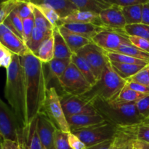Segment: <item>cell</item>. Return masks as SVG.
<instances>
[{
	"label": "cell",
	"instance_id": "obj_1",
	"mask_svg": "<svg viewBox=\"0 0 149 149\" xmlns=\"http://www.w3.org/2000/svg\"><path fill=\"white\" fill-rule=\"evenodd\" d=\"M20 61L25 79L26 128L43 110L48 87L45 63L32 53L20 57Z\"/></svg>",
	"mask_w": 149,
	"mask_h": 149
},
{
	"label": "cell",
	"instance_id": "obj_2",
	"mask_svg": "<svg viewBox=\"0 0 149 149\" xmlns=\"http://www.w3.org/2000/svg\"><path fill=\"white\" fill-rule=\"evenodd\" d=\"M4 97L26 129V90L23 68L20 57L13 54V61L7 68Z\"/></svg>",
	"mask_w": 149,
	"mask_h": 149
},
{
	"label": "cell",
	"instance_id": "obj_3",
	"mask_svg": "<svg viewBox=\"0 0 149 149\" xmlns=\"http://www.w3.org/2000/svg\"><path fill=\"white\" fill-rule=\"evenodd\" d=\"M90 104L106 122L116 127L131 126L147 121L138 113L135 103H116L97 98Z\"/></svg>",
	"mask_w": 149,
	"mask_h": 149
},
{
	"label": "cell",
	"instance_id": "obj_4",
	"mask_svg": "<svg viewBox=\"0 0 149 149\" xmlns=\"http://www.w3.org/2000/svg\"><path fill=\"white\" fill-rule=\"evenodd\" d=\"M127 84V80L121 78L112 68L110 62L107 64L94 85L84 94L79 96L88 103L100 98L106 101H113Z\"/></svg>",
	"mask_w": 149,
	"mask_h": 149
},
{
	"label": "cell",
	"instance_id": "obj_5",
	"mask_svg": "<svg viewBox=\"0 0 149 149\" xmlns=\"http://www.w3.org/2000/svg\"><path fill=\"white\" fill-rule=\"evenodd\" d=\"M0 135L25 146V129L12 109L0 98Z\"/></svg>",
	"mask_w": 149,
	"mask_h": 149
},
{
	"label": "cell",
	"instance_id": "obj_6",
	"mask_svg": "<svg viewBox=\"0 0 149 149\" xmlns=\"http://www.w3.org/2000/svg\"><path fill=\"white\" fill-rule=\"evenodd\" d=\"M42 111L45 112L57 130L67 134L71 132L55 87H49L48 88Z\"/></svg>",
	"mask_w": 149,
	"mask_h": 149
},
{
	"label": "cell",
	"instance_id": "obj_7",
	"mask_svg": "<svg viewBox=\"0 0 149 149\" xmlns=\"http://www.w3.org/2000/svg\"><path fill=\"white\" fill-rule=\"evenodd\" d=\"M71 132L77 135L86 146L89 147L114 139L118 132V127L106 122L101 125L71 131Z\"/></svg>",
	"mask_w": 149,
	"mask_h": 149
},
{
	"label": "cell",
	"instance_id": "obj_8",
	"mask_svg": "<svg viewBox=\"0 0 149 149\" xmlns=\"http://www.w3.org/2000/svg\"><path fill=\"white\" fill-rule=\"evenodd\" d=\"M63 93L80 96L88 91L91 85L74 63H71L58 79Z\"/></svg>",
	"mask_w": 149,
	"mask_h": 149
},
{
	"label": "cell",
	"instance_id": "obj_9",
	"mask_svg": "<svg viewBox=\"0 0 149 149\" xmlns=\"http://www.w3.org/2000/svg\"><path fill=\"white\" fill-rule=\"evenodd\" d=\"M76 54L87 61L91 67L97 81L100 78L105 67L110 62L106 55V51L93 42L79 49Z\"/></svg>",
	"mask_w": 149,
	"mask_h": 149
},
{
	"label": "cell",
	"instance_id": "obj_10",
	"mask_svg": "<svg viewBox=\"0 0 149 149\" xmlns=\"http://www.w3.org/2000/svg\"><path fill=\"white\" fill-rule=\"evenodd\" d=\"M60 96L61 106L65 116L74 115L97 114L93 105L87 103L79 96L63 93Z\"/></svg>",
	"mask_w": 149,
	"mask_h": 149
},
{
	"label": "cell",
	"instance_id": "obj_11",
	"mask_svg": "<svg viewBox=\"0 0 149 149\" xmlns=\"http://www.w3.org/2000/svg\"><path fill=\"white\" fill-rule=\"evenodd\" d=\"M92 42L108 52H112L122 45L131 44L127 35L111 30H104L93 37Z\"/></svg>",
	"mask_w": 149,
	"mask_h": 149
},
{
	"label": "cell",
	"instance_id": "obj_12",
	"mask_svg": "<svg viewBox=\"0 0 149 149\" xmlns=\"http://www.w3.org/2000/svg\"><path fill=\"white\" fill-rule=\"evenodd\" d=\"M36 129L44 148L55 149V136L57 128L44 111L40 112L36 117Z\"/></svg>",
	"mask_w": 149,
	"mask_h": 149
},
{
	"label": "cell",
	"instance_id": "obj_13",
	"mask_svg": "<svg viewBox=\"0 0 149 149\" xmlns=\"http://www.w3.org/2000/svg\"><path fill=\"white\" fill-rule=\"evenodd\" d=\"M99 15L103 27L122 33L127 23L121 7L111 5L109 8L103 10Z\"/></svg>",
	"mask_w": 149,
	"mask_h": 149
},
{
	"label": "cell",
	"instance_id": "obj_14",
	"mask_svg": "<svg viewBox=\"0 0 149 149\" xmlns=\"http://www.w3.org/2000/svg\"><path fill=\"white\" fill-rule=\"evenodd\" d=\"M66 119L71 132L101 125L106 122V121L98 113L95 115H74V116H66Z\"/></svg>",
	"mask_w": 149,
	"mask_h": 149
},
{
	"label": "cell",
	"instance_id": "obj_15",
	"mask_svg": "<svg viewBox=\"0 0 149 149\" xmlns=\"http://www.w3.org/2000/svg\"><path fill=\"white\" fill-rule=\"evenodd\" d=\"M0 43L14 55L22 57L31 53L21 38L13 32H8L0 37Z\"/></svg>",
	"mask_w": 149,
	"mask_h": 149
},
{
	"label": "cell",
	"instance_id": "obj_16",
	"mask_svg": "<svg viewBox=\"0 0 149 149\" xmlns=\"http://www.w3.org/2000/svg\"><path fill=\"white\" fill-rule=\"evenodd\" d=\"M62 26L69 30L70 31L87 38L90 41H92L93 37L95 36L98 33L101 32L102 31L109 30L103 26H97L93 23H65Z\"/></svg>",
	"mask_w": 149,
	"mask_h": 149
},
{
	"label": "cell",
	"instance_id": "obj_17",
	"mask_svg": "<svg viewBox=\"0 0 149 149\" xmlns=\"http://www.w3.org/2000/svg\"><path fill=\"white\" fill-rule=\"evenodd\" d=\"M118 130L133 141L149 143V121L131 126L118 127Z\"/></svg>",
	"mask_w": 149,
	"mask_h": 149
},
{
	"label": "cell",
	"instance_id": "obj_18",
	"mask_svg": "<svg viewBox=\"0 0 149 149\" xmlns=\"http://www.w3.org/2000/svg\"><path fill=\"white\" fill-rule=\"evenodd\" d=\"M58 29L73 54L77 53L79 49L92 42L87 38L70 31L63 26H58Z\"/></svg>",
	"mask_w": 149,
	"mask_h": 149
},
{
	"label": "cell",
	"instance_id": "obj_19",
	"mask_svg": "<svg viewBox=\"0 0 149 149\" xmlns=\"http://www.w3.org/2000/svg\"><path fill=\"white\" fill-rule=\"evenodd\" d=\"M31 1L50 7L58 13L61 19L65 18L78 10L72 0H38Z\"/></svg>",
	"mask_w": 149,
	"mask_h": 149
},
{
	"label": "cell",
	"instance_id": "obj_20",
	"mask_svg": "<svg viewBox=\"0 0 149 149\" xmlns=\"http://www.w3.org/2000/svg\"><path fill=\"white\" fill-rule=\"evenodd\" d=\"M93 23L95 25L103 26L99 14L90 13V12L80 11V10L74 12V13L65 18L61 19L58 23V26H62L65 23Z\"/></svg>",
	"mask_w": 149,
	"mask_h": 149
},
{
	"label": "cell",
	"instance_id": "obj_21",
	"mask_svg": "<svg viewBox=\"0 0 149 149\" xmlns=\"http://www.w3.org/2000/svg\"><path fill=\"white\" fill-rule=\"evenodd\" d=\"M71 63V59L58 60L54 58L50 62L45 64V67H47L48 70L47 72H45L46 82L48 88H49V84L52 80H56L58 82L59 78L63 74Z\"/></svg>",
	"mask_w": 149,
	"mask_h": 149
},
{
	"label": "cell",
	"instance_id": "obj_22",
	"mask_svg": "<svg viewBox=\"0 0 149 149\" xmlns=\"http://www.w3.org/2000/svg\"><path fill=\"white\" fill-rule=\"evenodd\" d=\"M52 36L54 40V58L58 60L71 59L73 53L60 33L58 27L54 29Z\"/></svg>",
	"mask_w": 149,
	"mask_h": 149
},
{
	"label": "cell",
	"instance_id": "obj_23",
	"mask_svg": "<svg viewBox=\"0 0 149 149\" xmlns=\"http://www.w3.org/2000/svg\"><path fill=\"white\" fill-rule=\"evenodd\" d=\"M78 10L100 14L103 10L109 8L111 4L106 0H72Z\"/></svg>",
	"mask_w": 149,
	"mask_h": 149
},
{
	"label": "cell",
	"instance_id": "obj_24",
	"mask_svg": "<svg viewBox=\"0 0 149 149\" xmlns=\"http://www.w3.org/2000/svg\"><path fill=\"white\" fill-rule=\"evenodd\" d=\"M25 148L26 149H45L38 135L36 118L25 129Z\"/></svg>",
	"mask_w": 149,
	"mask_h": 149
},
{
	"label": "cell",
	"instance_id": "obj_25",
	"mask_svg": "<svg viewBox=\"0 0 149 149\" xmlns=\"http://www.w3.org/2000/svg\"><path fill=\"white\" fill-rule=\"evenodd\" d=\"M29 1L31 3V7L33 19H34L35 28L39 29V30L42 31L44 33H47V34L52 35L55 27L51 24L50 22L44 15V14L39 10V7L36 4L32 3L31 1Z\"/></svg>",
	"mask_w": 149,
	"mask_h": 149
},
{
	"label": "cell",
	"instance_id": "obj_26",
	"mask_svg": "<svg viewBox=\"0 0 149 149\" xmlns=\"http://www.w3.org/2000/svg\"><path fill=\"white\" fill-rule=\"evenodd\" d=\"M71 63H74L79 71L82 74L89 84L91 86L94 85L97 81V79L95 77L91 67L87 63V61L76 53L73 54L71 58Z\"/></svg>",
	"mask_w": 149,
	"mask_h": 149
},
{
	"label": "cell",
	"instance_id": "obj_27",
	"mask_svg": "<svg viewBox=\"0 0 149 149\" xmlns=\"http://www.w3.org/2000/svg\"><path fill=\"white\" fill-rule=\"evenodd\" d=\"M111 65L113 71L125 80H127L132 76L139 72L146 65H135V64H126L121 63L111 62Z\"/></svg>",
	"mask_w": 149,
	"mask_h": 149
},
{
	"label": "cell",
	"instance_id": "obj_28",
	"mask_svg": "<svg viewBox=\"0 0 149 149\" xmlns=\"http://www.w3.org/2000/svg\"><path fill=\"white\" fill-rule=\"evenodd\" d=\"M143 4L122 7V12L127 25L142 23Z\"/></svg>",
	"mask_w": 149,
	"mask_h": 149
},
{
	"label": "cell",
	"instance_id": "obj_29",
	"mask_svg": "<svg viewBox=\"0 0 149 149\" xmlns=\"http://www.w3.org/2000/svg\"><path fill=\"white\" fill-rule=\"evenodd\" d=\"M52 36V35L47 34V33H44L39 29L34 28L30 36V39H29L28 42L26 43V46L29 48L31 53L35 55L37 53L39 47L44 43V42Z\"/></svg>",
	"mask_w": 149,
	"mask_h": 149
},
{
	"label": "cell",
	"instance_id": "obj_30",
	"mask_svg": "<svg viewBox=\"0 0 149 149\" xmlns=\"http://www.w3.org/2000/svg\"><path fill=\"white\" fill-rule=\"evenodd\" d=\"M35 56L43 63L46 64L54 59V40L53 36L44 42Z\"/></svg>",
	"mask_w": 149,
	"mask_h": 149
},
{
	"label": "cell",
	"instance_id": "obj_31",
	"mask_svg": "<svg viewBox=\"0 0 149 149\" xmlns=\"http://www.w3.org/2000/svg\"><path fill=\"white\" fill-rule=\"evenodd\" d=\"M112 52L124 54V55H128V56H130L132 58H137V59L149 62V53L138 49V47L132 45V44L122 45L117 49L112 51Z\"/></svg>",
	"mask_w": 149,
	"mask_h": 149
},
{
	"label": "cell",
	"instance_id": "obj_32",
	"mask_svg": "<svg viewBox=\"0 0 149 149\" xmlns=\"http://www.w3.org/2000/svg\"><path fill=\"white\" fill-rule=\"evenodd\" d=\"M148 95L141 94V93H137V92L134 91V90H131L128 86H125L122 91L119 93L116 98L115 99L113 103H135L136 101L139 100L142 97H145V96Z\"/></svg>",
	"mask_w": 149,
	"mask_h": 149
},
{
	"label": "cell",
	"instance_id": "obj_33",
	"mask_svg": "<svg viewBox=\"0 0 149 149\" xmlns=\"http://www.w3.org/2000/svg\"><path fill=\"white\" fill-rule=\"evenodd\" d=\"M122 33L127 36L143 38L149 41V26L143 23L126 25L122 30Z\"/></svg>",
	"mask_w": 149,
	"mask_h": 149
},
{
	"label": "cell",
	"instance_id": "obj_34",
	"mask_svg": "<svg viewBox=\"0 0 149 149\" xmlns=\"http://www.w3.org/2000/svg\"><path fill=\"white\" fill-rule=\"evenodd\" d=\"M106 55L107 56L108 59L111 62L121 63L126 64H135V65H147L149 64V62H147V61L137 59V58H132V57L124 55V54L107 52V51H106Z\"/></svg>",
	"mask_w": 149,
	"mask_h": 149
},
{
	"label": "cell",
	"instance_id": "obj_35",
	"mask_svg": "<svg viewBox=\"0 0 149 149\" xmlns=\"http://www.w3.org/2000/svg\"><path fill=\"white\" fill-rule=\"evenodd\" d=\"M31 2L33 3L34 4H36V5L39 7V10H40L42 12V13L44 14V15L47 17V19L50 22L51 24H52L54 27H58V23H59L60 20H61V17H60V16L58 15V13H57L53 9L51 8L49 6L46 5V4L35 3L33 2V1H31Z\"/></svg>",
	"mask_w": 149,
	"mask_h": 149
},
{
	"label": "cell",
	"instance_id": "obj_36",
	"mask_svg": "<svg viewBox=\"0 0 149 149\" xmlns=\"http://www.w3.org/2000/svg\"><path fill=\"white\" fill-rule=\"evenodd\" d=\"M133 140L118 130L113 139L111 149H132Z\"/></svg>",
	"mask_w": 149,
	"mask_h": 149
},
{
	"label": "cell",
	"instance_id": "obj_37",
	"mask_svg": "<svg viewBox=\"0 0 149 149\" xmlns=\"http://www.w3.org/2000/svg\"><path fill=\"white\" fill-rule=\"evenodd\" d=\"M19 0H8L0 1V24L5 21L10 13L15 9Z\"/></svg>",
	"mask_w": 149,
	"mask_h": 149
},
{
	"label": "cell",
	"instance_id": "obj_38",
	"mask_svg": "<svg viewBox=\"0 0 149 149\" xmlns=\"http://www.w3.org/2000/svg\"><path fill=\"white\" fill-rule=\"evenodd\" d=\"M127 81H133L149 87V64Z\"/></svg>",
	"mask_w": 149,
	"mask_h": 149
},
{
	"label": "cell",
	"instance_id": "obj_39",
	"mask_svg": "<svg viewBox=\"0 0 149 149\" xmlns=\"http://www.w3.org/2000/svg\"><path fill=\"white\" fill-rule=\"evenodd\" d=\"M12 26L14 28L17 34L23 39V20L19 16L16 7L7 17Z\"/></svg>",
	"mask_w": 149,
	"mask_h": 149
},
{
	"label": "cell",
	"instance_id": "obj_40",
	"mask_svg": "<svg viewBox=\"0 0 149 149\" xmlns=\"http://www.w3.org/2000/svg\"><path fill=\"white\" fill-rule=\"evenodd\" d=\"M35 28L33 14L28 18L23 20V40L26 45Z\"/></svg>",
	"mask_w": 149,
	"mask_h": 149
},
{
	"label": "cell",
	"instance_id": "obj_41",
	"mask_svg": "<svg viewBox=\"0 0 149 149\" xmlns=\"http://www.w3.org/2000/svg\"><path fill=\"white\" fill-rule=\"evenodd\" d=\"M135 106L141 116L148 120L149 119V95L135 102Z\"/></svg>",
	"mask_w": 149,
	"mask_h": 149
},
{
	"label": "cell",
	"instance_id": "obj_42",
	"mask_svg": "<svg viewBox=\"0 0 149 149\" xmlns=\"http://www.w3.org/2000/svg\"><path fill=\"white\" fill-rule=\"evenodd\" d=\"M55 149H71L68 141V134L57 130L55 136Z\"/></svg>",
	"mask_w": 149,
	"mask_h": 149
},
{
	"label": "cell",
	"instance_id": "obj_43",
	"mask_svg": "<svg viewBox=\"0 0 149 149\" xmlns=\"http://www.w3.org/2000/svg\"><path fill=\"white\" fill-rule=\"evenodd\" d=\"M16 10L22 20L28 18L33 14L31 7V3L29 1H20L19 0L18 4L16 7Z\"/></svg>",
	"mask_w": 149,
	"mask_h": 149
},
{
	"label": "cell",
	"instance_id": "obj_44",
	"mask_svg": "<svg viewBox=\"0 0 149 149\" xmlns=\"http://www.w3.org/2000/svg\"><path fill=\"white\" fill-rule=\"evenodd\" d=\"M128 39L132 45L138 47V49L149 53V41L143 38L138 37V36H127Z\"/></svg>",
	"mask_w": 149,
	"mask_h": 149
},
{
	"label": "cell",
	"instance_id": "obj_45",
	"mask_svg": "<svg viewBox=\"0 0 149 149\" xmlns=\"http://www.w3.org/2000/svg\"><path fill=\"white\" fill-rule=\"evenodd\" d=\"M106 1L111 5H116L122 8L129 6L144 4L147 0H106Z\"/></svg>",
	"mask_w": 149,
	"mask_h": 149
},
{
	"label": "cell",
	"instance_id": "obj_46",
	"mask_svg": "<svg viewBox=\"0 0 149 149\" xmlns=\"http://www.w3.org/2000/svg\"><path fill=\"white\" fill-rule=\"evenodd\" d=\"M68 141L71 149H85L87 148L85 144L72 132L68 134Z\"/></svg>",
	"mask_w": 149,
	"mask_h": 149
},
{
	"label": "cell",
	"instance_id": "obj_47",
	"mask_svg": "<svg viewBox=\"0 0 149 149\" xmlns=\"http://www.w3.org/2000/svg\"><path fill=\"white\" fill-rule=\"evenodd\" d=\"M127 85L131 90H134V91L137 92V93H139L144 95H149V87H146V86L143 85V84H138V83L136 82H133V81H127Z\"/></svg>",
	"mask_w": 149,
	"mask_h": 149
},
{
	"label": "cell",
	"instance_id": "obj_48",
	"mask_svg": "<svg viewBox=\"0 0 149 149\" xmlns=\"http://www.w3.org/2000/svg\"><path fill=\"white\" fill-rule=\"evenodd\" d=\"M1 149H26L23 144L11 140H4L1 144Z\"/></svg>",
	"mask_w": 149,
	"mask_h": 149
},
{
	"label": "cell",
	"instance_id": "obj_49",
	"mask_svg": "<svg viewBox=\"0 0 149 149\" xmlns=\"http://www.w3.org/2000/svg\"><path fill=\"white\" fill-rule=\"evenodd\" d=\"M149 26V0H147L143 4L142 9V23Z\"/></svg>",
	"mask_w": 149,
	"mask_h": 149
},
{
	"label": "cell",
	"instance_id": "obj_50",
	"mask_svg": "<svg viewBox=\"0 0 149 149\" xmlns=\"http://www.w3.org/2000/svg\"><path fill=\"white\" fill-rule=\"evenodd\" d=\"M113 142V139L110 140V141H105V142L101 143H98L96 144V145L87 147L85 149H111Z\"/></svg>",
	"mask_w": 149,
	"mask_h": 149
},
{
	"label": "cell",
	"instance_id": "obj_51",
	"mask_svg": "<svg viewBox=\"0 0 149 149\" xmlns=\"http://www.w3.org/2000/svg\"><path fill=\"white\" fill-rule=\"evenodd\" d=\"M10 55H13V53L10 50H8L5 47L1 45L0 46V66H1V63L4 61V60Z\"/></svg>",
	"mask_w": 149,
	"mask_h": 149
},
{
	"label": "cell",
	"instance_id": "obj_52",
	"mask_svg": "<svg viewBox=\"0 0 149 149\" xmlns=\"http://www.w3.org/2000/svg\"><path fill=\"white\" fill-rule=\"evenodd\" d=\"M132 149H149V143L134 141L132 143Z\"/></svg>",
	"mask_w": 149,
	"mask_h": 149
},
{
	"label": "cell",
	"instance_id": "obj_53",
	"mask_svg": "<svg viewBox=\"0 0 149 149\" xmlns=\"http://www.w3.org/2000/svg\"><path fill=\"white\" fill-rule=\"evenodd\" d=\"M3 141H4V139H3V138L1 137V135H0V149H1V144H2Z\"/></svg>",
	"mask_w": 149,
	"mask_h": 149
},
{
	"label": "cell",
	"instance_id": "obj_54",
	"mask_svg": "<svg viewBox=\"0 0 149 149\" xmlns=\"http://www.w3.org/2000/svg\"><path fill=\"white\" fill-rule=\"evenodd\" d=\"M1 43H0V46H1Z\"/></svg>",
	"mask_w": 149,
	"mask_h": 149
},
{
	"label": "cell",
	"instance_id": "obj_55",
	"mask_svg": "<svg viewBox=\"0 0 149 149\" xmlns=\"http://www.w3.org/2000/svg\"><path fill=\"white\" fill-rule=\"evenodd\" d=\"M148 121H149V119H148Z\"/></svg>",
	"mask_w": 149,
	"mask_h": 149
}]
</instances>
